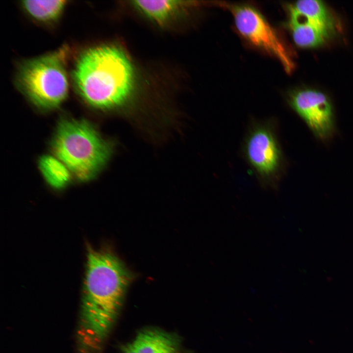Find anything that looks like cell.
Returning a JSON list of instances; mask_svg holds the SVG:
<instances>
[{
    "label": "cell",
    "mask_w": 353,
    "mask_h": 353,
    "mask_svg": "<svg viewBox=\"0 0 353 353\" xmlns=\"http://www.w3.org/2000/svg\"><path fill=\"white\" fill-rule=\"evenodd\" d=\"M76 337L78 350L95 353L115 322L131 275L109 251L89 248Z\"/></svg>",
    "instance_id": "6da1fadb"
},
{
    "label": "cell",
    "mask_w": 353,
    "mask_h": 353,
    "mask_svg": "<svg viewBox=\"0 0 353 353\" xmlns=\"http://www.w3.org/2000/svg\"><path fill=\"white\" fill-rule=\"evenodd\" d=\"M76 90L87 104L101 110L123 105L134 84V72L126 52L113 45L92 47L78 57L73 72Z\"/></svg>",
    "instance_id": "7a4b0ae2"
},
{
    "label": "cell",
    "mask_w": 353,
    "mask_h": 353,
    "mask_svg": "<svg viewBox=\"0 0 353 353\" xmlns=\"http://www.w3.org/2000/svg\"><path fill=\"white\" fill-rule=\"evenodd\" d=\"M51 149L72 175L84 182L93 179L106 165L113 146L87 120L63 118L56 127Z\"/></svg>",
    "instance_id": "3957f363"
},
{
    "label": "cell",
    "mask_w": 353,
    "mask_h": 353,
    "mask_svg": "<svg viewBox=\"0 0 353 353\" xmlns=\"http://www.w3.org/2000/svg\"><path fill=\"white\" fill-rule=\"evenodd\" d=\"M62 50L25 62L17 82L21 90L36 107L51 110L66 99L69 83Z\"/></svg>",
    "instance_id": "277c9868"
},
{
    "label": "cell",
    "mask_w": 353,
    "mask_h": 353,
    "mask_svg": "<svg viewBox=\"0 0 353 353\" xmlns=\"http://www.w3.org/2000/svg\"><path fill=\"white\" fill-rule=\"evenodd\" d=\"M239 33L248 42L274 56L287 72L293 62L284 43L274 29L255 8L247 4H227Z\"/></svg>",
    "instance_id": "5b68a950"
},
{
    "label": "cell",
    "mask_w": 353,
    "mask_h": 353,
    "mask_svg": "<svg viewBox=\"0 0 353 353\" xmlns=\"http://www.w3.org/2000/svg\"><path fill=\"white\" fill-rule=\"evenodd\" d=\"M244 152L251 168L265 182L278 180L283 166V156L274 129L266 123L257 124L250 130Z\"/></svg>",
    "instance_id": "8992f818"
},
{
    "label": "cell",
    "mask_w": 353,
    "mask_h": 353,
    "mask_svg": "<svg viewBox=\"0 0 353 353\" xmlns=\"http://www.w3.org/2000/svg\"><path fill=\"white\" fill-rule=\"evenodd\" d=\"M288 102L315 136L321 140L330 138L335 129L333 108L328 97L314 89L295 91Z\"/></svg>",
    "instance_id": "52a82bcc"
},
{
    "label": "cell",
    "mask_w": 353,
    "mask_h": 353,
    "mask_svg": "<svg viewBox=\"0 0 353 353\" xmlns=\"http://www.w3.org/2000/svg\"><path fill=\"white\" fill-rule=\"evenodd\" d=\"M178 337L160 329L149 328L139 332L122 348V353H182Z\"/></svg>",
    "instance_id": "ba28073f"
},
{
    "label": "cell",
    "mask_w": 353,
    "mask_h": 353,
    "mask_svg": "<svg viewBox=\"0 0 353 353\" xmlns=\"http://www.w3.org/2000/svg\"><path fill=\"white\" fill-rule=\"evenodd\" d=\"M288 25L295 44L301 48H315L323 44L333 33L320 24L288 6Z\"/></svg>",
    "instance_id": "9c48e42d"
},
{
    "label": "cell",
    "mask_w": 353,
    "mask_h": 353,
    "mask_svg": "<svg viewBox=\"0 0 353 353\" xmlns=\"http://www.w3.org/2000/svg\"><path fill=\"white\" fill-rule=\"evenodd\" d=\"M132 4L150 20L164 25L179 11L183 4L177 0H135Z\"/></svg>",
    "instance_id": "30bf717a"
},
{
    "label": "cell",
    "mask_w": 353,
    "mask_h": 353,
    "mask_svg": "<svg viewBox=\"0 0 353 353\" xmlns=\"http://www.w3.org/2000/svg\"><path fill=\"white\" fill-rule=\"evenodd\" d=\"M39 169L47 183L52 188L62 189L69 183L71 173L55 156L44 155L39 161Z\"/></svg>",
    "instance_id": "8fae6325"
},
{
    "label": "cell",
    "mask_w": 353,
    "mask_h": 353,
    "mask_svg": "<svg viewBox=\"0 0 353 353\" xmlns=\"http://www.w3.org/2000/svg\"><path fill=\"white\" fill-rule=\"evenodd\" d=\"M66 1L64 0H25L22 5L35 20L49 23L57 20L62 13Z\"/></svg>",
    "instance_id": "7c38bea8"
},
{
    "label": "cell",
    "mask_w": 353,
    "mask_h": 353,
    "mask_svg": "<svg viewBox=\"0 0 353 353\" xmlns=\"http://www.w3.org/2000/svg\"><path fill=\"white\" fill-rule=\"evenodd\" d=\"M290 5L297 12L334 32V24L333 18L322 1L299 0Z\"/></svg>",
    "instance_id": "4fadbf2b"
}]
</instances>
